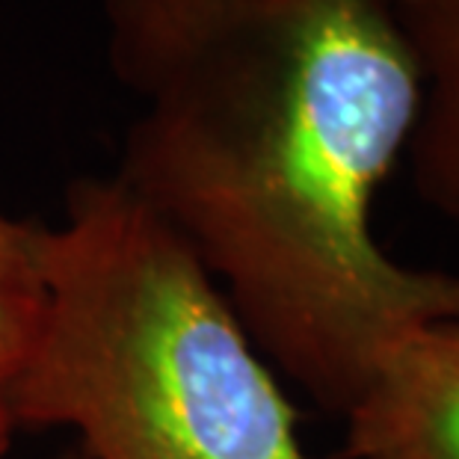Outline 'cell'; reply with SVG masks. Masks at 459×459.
<instances>
[{
	"mask_svg": "<svg viewBox=\"0 0 459 459\" xmlns=\"http://www.w3.org/2000/svg\"><path fill=\"white\" fill-rule=\"evenodd\" d=\"M143 101L119 178L208 270L264 361L344 418L409 329L459 317V273L385 255L370 204L421 83L385 0H104Z\"/></svg>",
	"mask_w": 459,
	"mask_h": 459,
	"instance_id": "6da1fadb",
	"label": "cell"
},
{
	"mask_svg": "<svg viewBox=\"0 0 459 459\" xmlns=\"http://www.w3.org/2000/svg\"><path fill=\"white\" fill-rule=\"evenodd\" d=\"M39 261L18 429H74L86 459H315L217 281L119 175L68 187Z\"/></svg>",
	"mask_w": 459,
	"mask_h": 459,
	"instance_id": "7a4b0ae2",
	"label": "cell"
},
{
	"mask_svg": "<svg viewBox=\"0 0 459 459\" xmlns=\"http://www.w3.org/2000/svg\"><path fill=\"white\" fill-rule=\"evenodd\" d=\"M344 424L341 459H459V317L400 335Z\"/></svg>",
	"mask_w": 459,
	"mask_h": 459,
	"instance_id": "3957f363",
	"label": "cell"
},
{
	"mask_svg": "<svg viewBox=\"0 0 459 459\" xmlns=\"http://www.w3.org/2000/svg\"><path fill=\"white\" fill-rule=\"evenodd\" d=\"M412 54L421 104L406 154L415 190L459 229V0H385Z\"/></svg>",
	"mask_w": 459,
	"mask_h": 459,
	"instance_id": "277c9868",
	"label": "cell"
},
{
	"mask_svg": "<svg viewBox=\"0 0 459 459\" xmlns=\"http://www.w3.org/2000/svg\"><path fill=\"white\" fill-rule=\"evenodd\" d=\"M45 315V276L39 261V226L0 208V459L15 436V388L30 361Z\"/></svg>",
	"mask_w": 459,
	"mask_h": 459,
	"instance_id": "5b68a950",
	"label": "cell"
},
{
	"mask_svg": "<svg viewBox=\"0 0 459 459\" xmlns=\"http://www.w3.org/2000/svg\"><path fill=\"white\" fill-rule=\"evenodd\" d=\"M56 459H86V454L81 451V447L74 445V447H68V451H63V454L56 456Z\"/></svg>",
	"mask_w": 459,
	"mask_h": 459,
	"instance_id": "8992f818",
	"label": "cell"
}]
</instances>
